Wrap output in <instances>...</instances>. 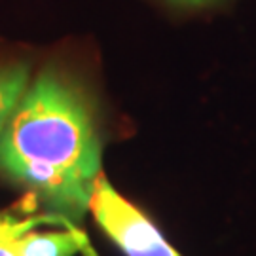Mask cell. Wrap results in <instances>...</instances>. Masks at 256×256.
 <instances>
[{"label": "cell", "mask_w": 256, "mask_h": 256, "mask_svg": "<svg viewBox=\"0 0 256 256\" xmlns=\"http://www.w3.org/2000/svg\"><path fill=\"white\" fill-rule=\"evenodd\" d=\"M0 171L52 207L90 209L101 176V138L92 99L64 72L46 68L23 93L0 135Z\"/></svg>", "instance_id": "obj_1"}, {"label": "cell", "mask_w": 256, "mask_h": 256, "mask_svg": "<svg viewBox=\"0 0 256 256\" xmlns=\"http://www.w3.org/2000/svg\"><path fill=\"white\" fill-rule=\"evenodd\" d=\"M90 210L126 256H180L160 234V230L124 200L104 176H99L93 188Z\"/></svg>", "instance_id": "obj_2"}, {"label": "cell", "mask_w": 256, "mask_h": 256, "mask_svg": "<svg viewBox=\"0 0 256 256\" xmlns=\"http://www.w3.org/2000/svg\"><path fill=\"white\" fill-rule=\"evenodd\" d=\"M84 247L88 245L78 230L28 232L27 224V228L18 236V248L21 256H72Z\"/></svg>", "instance_id": "obj_3"}, {"label": "cell", "mask_w": 256, "mask_h": 256, "mask_svg": "<svg viewBox=\"0 0 256 256\" xmlns=\"http://www.w3.org/2000/svg\"><path fill=\"white\" fill-rule=\"evenodd\" d=\"M28 88V66L25 63L0 64V135L18 108Z\"/></svg>", "instance_id": "obj_4"}, {"label": "cell", "mask_w": 256, "mask_h": 256, "mask_svg": "<svg viewBox=\"0 0 256 256\" xmlns=\"http://www.w3.org/2000/svg\"><path fill=\"white\" fill-rule=\"evenodd\" d=\"M25 228V222H16L12 216L0 214V256H21L18 248V236Z\"/></svg>", "instance_id": "obj_5"}, {"label": "cell", "mask_w": 256, "mask_h": 256, "mask_svg": "<svg viewBox=\"0 0 256 256\" xmlns=\"http://www.w3.org/2000/svg\"><path fill=\"white\" fill-rule=\"evenodd\" d=\"M173 2H178V4H184V6H203V4L212 2V0H173Z\"/></svg>", "instance_id": "obj_6"}]
</instances>
